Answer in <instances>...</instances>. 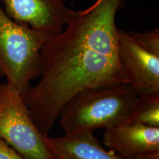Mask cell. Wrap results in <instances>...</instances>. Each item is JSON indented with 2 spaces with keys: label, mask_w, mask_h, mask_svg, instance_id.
Instances as JSON below:
<instances>
[{
  "label": "cell",
  "mask_w": 159,
  "mask_h": 159,
  "mask_svg": "<svg viewBox=\"0 0 159 159\" xmlns=\"http://www.w3.org/2000/svg\"><path fill=\"white\" fill-rule=\"evenodd\" d=\"M125 0H95L71 10L64 28L41 51L39 80L21 93L32 119L44 136L61 111L83 91L128 83L118 56L116 17Z\"/></svg>",
  "instance_id": "obj_1"
},
{
  "label": "cell",
  "mask_w": 159,
  "mask_h": 159,
  "mask_svg": "<svg viewBox=\"0 0 159 159\" xmlns=\"http://www.w3.org/2000/svg\"><path fill=\"white\" fill-rule=\"evenodd\" d=\"M138 97L128 83L87 89L63 106L59 125L65 135H69L130 122Z\"/></svg>",
  "instance_id": "obj_2"
},
{
  "label": "cell",
  "mask_w": 159,
  "mask_h": 159,
  "mask_svg": "<svg viewBox=\"0 0 159 159\" xmlns=\"http://www.w3.org/2000/svg\"><path fill=\"white\" fill-rule=\"evenodd\" d=\"M51 38L10 18L0 2V78L22 93L39 76L41 51Z\"/></svg>",
  "instance_id": "obj_3"
},
{
  "label": "cell",
  "mask_w": 159,
  "mask_h": 159,
  "mask_svg": "<svg viewBox=\"0 0 159 159\" xmlns=\"http://www.w3.org/2000/svg\"><path fill=\"white\" fill-rule=\"evenodd\" d=\"M0 139L26 159H53L19 89L0 83Z\"/></svg>",
  "instance_id": "obj_4"
},
{
  "label": "cell",
  "mask_w": 159,
  "mask_h": 159,
  "mask_svg": "<svg viewBox=\"0 0 159 159\" xmlns=\"http://www.w3.org/2000/svg\"><path fill=\"white\" fill-rule=\"evenodd\" d=\"M119 63L139 97L159 93V55L137 42L129 32L117 31Z\"/></svg>",
  "instance_id": "obj_5"
},
{
  "label": "cell",
  "mask_w": 159,
  "mask_h": 159,
  "mask_svg": "<svg viewBox=\"0 0 159 159\" xmlns=\"http://www.w3.org/2000/svg\"><path fill=\"white\" fill-rule=\"evenodd\" d=\"M0 2L12 19L50 37L63 30L71 11L64 0H0Z\"/></svg>",
  "instance_id": "obj_6"
},
{
  "label": "cell",
  "mask_w": 159,
  "mask_h": 159,
  "mask_svg": "<svg viewBox=\"0 0 159 159\" xmlns=\"http://www.w3.org/2000/svg\"><path fill=\"white\" fill-rule=\"evenodd\" d=\"M103 144L127 159H159V127L128 122L105 129Z\"/></svg>",
  "instance_id": "obj_7"
},
{
  "label": "cell",
  "mask_w": 159,
  "mask_h": 159,
  "mask_svg": "<svg viewBox=\"0 0 159 159\" xmlns=\"http://www.w3.org/2000/svg\"><path fill=\"white\" fill-rule=\"evenodd\" d=\"M43 139L53 159H127L103 148L89 131L59 137L44 136Z\"/></svg>",
  "instance_id": "obj_8"
},
{
  "label": "cell",
  "mask_w": 159,
  "mask_h": 159,
  "mask_svg": "<svg viewBox=\"0 0 159 159\" xmlns=\"http://www.w3.org/2000/svg\"><path fill=\"white\" fill-rule=\"evenodd\" d=\"M130 122L159 127V93L138 97Z\"/></svg>",
  "instance_id": "obj_9"
},
{
  "label": "cell",
  "mask_w": 159,
  "mask_h": 159,
  "mask_svg": "<svg viewBox=\"0 0 159 159\" xmlns=\"http://www.w3.org/2000/svg\"><path fill=\"white\" fill-rule=\"evenodd\" d=\"M137 42L154 54L159 55V30L158 28L144 33L129 32Z\"/></svg>",
  "instance_id": "obj_10"
},
{
  "label": "cell",
  "mask_w": 159,
  "mask_h": 159,
  "mask_svg": "<svg viewBox=\"0 0 159 159\" xmlns=\"http://www.w3.org/2000/svg\"><path fill=\"white\" fill-rule=\"evenodd\" d=\"M0 159H26L19 152L0 139Z\"/></svg>",
  "instance_id": "obj_11"
}]
</instances>
